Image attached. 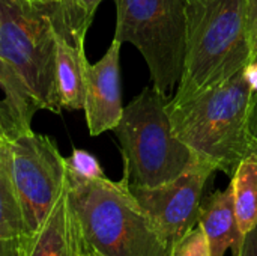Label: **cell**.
Listing matches in <instances>:
<instances>
[{
	"mask_svg": "<svg viewBox=\"0 0 257 256\" xmlns=\"http://www.w3.org/2000/svg\"><path fill=\"white\" fill-rule=\"evenodd\" d=\"M54 11L0 0V88L5 139L30 130L38 110L60 113L56 94Z\"/></svg>",
	"mask_w": 257,
	"mask_h": 256,
	"instance_id": "1",
	"label": "cell"
},
{
	"mask_svg": "<svg viewBox=\"0 0 257 256\" xmlns=\"http://www.w3.org/2000/svg\"><path fill=\"white\" fill-rule=\"evenodd\" d=\"M167 110L173 134L229 177L257 151V94L242 71Z\"/></svg>",
	"mask_w": 257,
	"mask_h": 256,
	"instance_id": "2",
	"label": "cell"
},
{
	"mask_svg": "<svg viewBox=\"0 0 257 256\" xmlns=\"http://www.w3.org/2000/svg\"><path fill=\"white\" fill-rule=\"evenodd\" d=\"M253 59L242 0H187L184 68L167 109L226 81Z\"/></svg>",
	"mask_w": 257,
	"mask_h": 256,
	"instance_id": "3",
	"label": "cell"
},
{
	"mask_svg": "<svg viewBox=\"0 0 257 256\" xmlns=\"http://www.w3.org/2000/svg\"><path fill=\"white\" fill-rule=\"evenodd\" d=\"M66 192L87 247L102 256L170 255V247L122 181L86 180L68 170Z\"/></svg>",
	"mask_w": 257,
	"mask_h": 256,
	"instance_id": "4",
	"label": "cell"
},
{
	"mask_svg": "<svg viewBox=\"0 0 257 256\" xmlns=\"http://www.w3.org/2000/svg\"><path fill=\"white\" fill-rule=\"evenodd\" d=\"M123 158V178L128 189H151L179 177L196 154L172 130L164 97L145 88L126 107L114 127Z\"/></svg>",
	"mask_w": 257,
	"mask_h": 256,
	"instance_id": "5",
	"label": "cell"
},
{
	"mask_svg": "<svg viewBox=\"0 0 257 256\" xmlns=\"http://www.w3.org/2000/svg\"><path fill=\"white\" fill-rule=\"evenodd\" d=\"M119 42L145 57L152 86L166 98L179 83L187 48V0H114Z\"/></svg>",
	"mask_w": 257,
	"mask_h": 256,
	"instance_id": "6",
	"label": "cell"
},
{
	"mask_svg": "<svg viewBox=\"0 0 257 256\" xmlns=\"http://www.w3.org/2000/svg\"><path fill=\"white\" fill-rule=\"evenodd\" d=\"M23 213L26 235L48 217L68 186L66 158L54 140L32 128L0 142Z\"/></svg>",
	"mask_w": 257,
	"mask_h": 256,
	"instance_id": "7",
	"label": "cell"
},
{
	"mask_svg": "<svg viewBox=\"0 0 257 256\" xmlns=\"http://www.w3.org/2000/svg\"><path fill=\"white\" fill-rule=\"evenodd\" d=\"M215 170L196 155L175 180L151 189H130L169 247L197 225L203 190Z\"/></svg>",
	"mask_w": 257,
	"mask_h": 256,
	"instance_id": "8",
	"label": "cell"
},
{
	"mask_svg": "<svg viewBox=\"0 0 257 256\" xmlns=\"http://www.w3.org/2000/svg\"><path fill=\"white\" fill-rule=\"evenodd\" d=\"M120 47L113 39L105 54L93 65H84V115L90 136H99L114 130L119 124L123 106L120 94Z\"/></svg>",
	"mask_w": 257,
	"mask_h": 256,
	"instance_id": "9",
	"label": "cell"
},
{
	"mask_svg": "<svg viewBox=\"0 0 257 256\" xmlns=\"http://www.w3.org/2000/svg\"><path fill=\"white\" fill-rule=\"evenodd\" d=\"M81 249V234L66 190L44 223L21 238V256H80Z\"/></svg>",
	"mask_w": 257,
	"mask_h": 256,
	"instance_id": "10",
	"label": "cell"
},
{
	"mask_svg": "<svg viewBox=\"0 0 257 256\" xmlns=\"http://www.w3.org/2000/svg\"><path fill=\"white\" fill-rule=\"evenodd\" d=\"M197 225L208 238L211 255L224 256L230 247H233V255L238 252L244 235L235 213L232 183L226 190H218L209 198L202 199Z\"/></svg>",
	"mask_w": 257,
	"mask_h": 256,
	"instance_id": "11",
	"label": "cell"
},
{
	"mask_svg": "<svg viewBox=\"0 0 257 256\" xmlns=\"http://www.w3.org/2000/svg\"><path fill=\"white\" fill-rule=\"evenodd\" d=\"M87 62L84 41L74 42L62 30L56 33L54 83L62 109L83 110L84 107V65Z\"/></svg>",
	"mask_w": 257,
	"mask_h": 256,
	"instance_id": "12",
	"label": "cell"
},
{
	"mask_svg": "<svg viewBox=\"0 0 257 256\" xmlns=\"http://www.w3.org/2000/svg\"><path fill=\"white\" fill-rule=\"evenodd\" d=\"M230 183L238 225L245 235L257 226V151L239 163Z\"/></svg>",
	"mask_w": 257,
	"mask_h": 256,
	"instance_id": "13",
	"label": "cell"
},
{
	"mask_svg": "<svg viewBox=\"0 0 257 256\" xmlns=\"http://www.w3.org/2000/svg\"><path fill=\"white\" fill-rule=\"evenodd\" d=\"M24 235L23 213L0 145V238H21Z\"/></svg>",
	"mask_w": 257,
	"mask_h": 256,
	"instance_id": "14",
	"label": "cell"
},
{
	"mask_svg": "<svg viewBox=\"0 0 257 256\" xmlns=\"http://www.w3.org/2000/svg\"><path fill=\"white\" fill-rule=\"evenodd\" d=\"M102 0H68L65 11V27L74 42L86 39L93 15Z\"/></svg>",
	"mask_w": 257,
	"mask_h": 256,
	"instance_id": "15",
	"label": "cell"
},
{
	"mask_svg": "<svg viewBox=\"0 0 257 256\" xmlns=\"http://www.w3.org/2000/svg\"><path fill=\"white\" fill-rule=\"evenodd\" d=\"M169 256H212L208 238L203 229L196 225L184 237L175 241L170 247Z\"/></svg>",
	"mask_w": 257,
	"mask_h": 256,
	"instance_id": "16",
	"label": "cell"
},
{
	"mask_svg": "<svg viewBox=\"0 0 257 256\" xmlns=\"http://www.w3.org/2000/svg\"><path fill=\"white\" fill-rule=\"evenodd\" d=\"M66 167L74 175L80 178H86V180L105 177L98 158L84 149H74L72 154L66 157Z\"/></svg>",
	"mask_w": 257,
	"mask_h": 256,
	"instance_id": "17",
	"label": "cell"
},
{
	"mask_svg": "<svg viewBox=\"0 0 257 256\" xmlns=\"http://www.w3.org/2000/svg\"><path fill=\"white\" fill-rule=\"evenodd\" d=\"M242 3L248 39L257 59V0H242Z\"/></svg>",
	"mask_w": 257,
	"mask_h": 256,
	"instance_id": "18",
	"label": "cell"
},
{
	"mask_svg": "<svg viewBox=\"0 0 257 256\" xmlns=\"http://www.w3.org/2000/svg\"><path fill=\"white\" fill-rule=\"evenodd\" d=\"M32 5L42 6V8H50L54 11V21L56 24L66 33L65 27V11H66V2L68 0H26Z\"/></svg>",
	"mask_w": 257,
	"mask_h": 256,
	"instance_id": "19",
	"label": "cell"
},
{
	"mask_svg": "<svg viewBox=\"0 0 257 256\" xmlns=\"http://www.w3.org/2000/svg\"><path fill=\"white\" fill-rule=\"evenodd\" d=\"M233 256H257V226L244 235L238 252Z\"/></svg>",
	"mask_w": 257,
	"mask_h": 256,
	"instance_id": "20",
	"label": "cell"
},
{
	"mask_svg": "<svg viewBox=\"0 0 257 256\" xmlns=\"http://www.w3.org/2000/svg\"><path fill=\"white\" fill-rule=\"evenodd\" d=\"M21 238H0V256H21Z\"/></svg>",
	"mask_w": 257,
	"mask_h": 256,
	"instance_id": "21",
	"label": "cell"
},
{
	"mask_svg": "<svg viewBox=\"0 0 257 256\" xmlns=\"http://www.w3.org/2000/svg\"><path fill=\"white\" fill-rule=\"evenodd\" d=\"M244 78L248 83L250 89L257 94V59H253L244 69H242Z\"/></svg>",
	"mask_w": 257,
	"mask_h": 256,
	"instance_id": "22",
	"label": "cell"
},
{
	"mask_svg": "<svg viewBox=\"0 0 257 256\" xmlns=\"http://www.w3.org/2000/svg\"><path fill=\"white\" fill-rule=\"evenodd\" d=\"M80 256H102L101 253H98L96 250H93V249H90V247H87L84 243H83V249H81V253Z\"/></svg>",
	"mask_w": 257,
	"mask_h": 256,
	"instance_id": "23",
	"label": "cell"
},
{
	"mask_svg": "<svg viewBox=\"0 0 257 256\" xmlns=\"http://www.w3.org/2000/svg\"><path fill=\"white\" fill-rule=\"evenodd\" d=\"M5 139V128H3V115H2V103H0V142Z\"/></svg>",
	"mask_w": 257,
	"mask_h": 256,
	"instance_id": "24",
	"label": "cell"
}]
</instances>
